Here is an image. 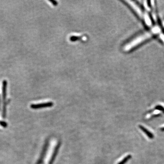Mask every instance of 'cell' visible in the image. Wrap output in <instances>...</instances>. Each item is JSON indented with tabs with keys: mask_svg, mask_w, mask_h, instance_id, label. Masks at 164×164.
Instances as JSON below:
<instances>
[{
	"mask_svg": "<svg viewBox=\"0 0 164 164\" xmlns=\"http://www.w3.org/2000/svg\"><path fill=\"white\" fill-rule=\"evenodd\" d=\"M161 29L158 26H155L150 30L140 34L128 41L123 47V50L126 52H129L140 45L142 43L145 42V41L151 38L152 36L159 33Z\"/></svg>",
	"mask_w": 164,
	"mask_h": 164,
	"instance_id": "6da1fadb",
	"label": "cell"
},
{
	"mask_svg": "<svg viewBox=\"0 0 164 164\" xmlns=\"http://www.w3.org/2000/svg\"><path fill=\"white\" fill-rule=\"evenodd\" d=\"M125 2L129 6L131 7V8L134 11L136 14H137V15L141 17L143 20H144V18H145V16H146V14H147V12H144L142 10L141 7L137 4L136 2H134L133 1H126Z\"/></svg>",
	"mask_w": 164,
	"mask_h": 164,
	"instance_id": "7a4b0ae2",
	"label": "cell"
},
{
	"mask_svg": "<svg viewBox=\"0 0 164 164\" xmlns=\"http://www.w3.org/2000/svg\"><path fill=\"white\" fill-rule=\"evenodd\" d=\"M7 81L6 80H3L2 82V99H3V109H2V117L5 118L6 116V112H7V105H8L7 101H6V97H7Z\"/></svg>",
	"mask_w": 164,
	"mask_h": 164,
	"instance_id": "3957f363",
	"label": "cell"
},
{
	"mask_svg": "<svg viewBox=\"0 0 164 164\" xmlns=\"http://www.w3.org/2000/svg\"><path fill=\"white\" fill-rule=\"evenodd\" d=\"M49 146V140L47 139L44 145L43 148V151H42L41 155L40 157L38 160V162L36 164H43L44 162V159L45 156L46 154L47 151V148Z\"/></svg>",
	"mask_w": 164,
	"mask_h": 164,
	"instance_id": "277c9868",
	"label": "cell"
},
{
	"mask_svg": "<svg viewBox=\"0 0 164 164\" xmlns=\"http://www.w3.org/2000/svg\"><path fill=\"white\" fill-rule=\"evenodd\" d=\"M53 103L52 102H47L41 104H32L30 107L32 109H37L39 108H44L51 107L53 106Z\"/></svg>",
	"mask_w": 164,
	"mask_h": 164,
	"instance_id": "5b68a950",
	"label": "cell"
},
{
	"mask_svg": "<svg viewBox=\"0 0 164 164\" xmlns=\"http://www.w3.org/2000/svg\"><path fill=\"white\" fill-rule=\"evenodd\" d=\"M61 144V142H59L58 144L56 145V147L55 148L53 153V155H52V158H51L48 164H53V163L55 159L56 158V156H57V154H58V152H59V149L60 147Z\"/></svg>",
	"mask_w": 164,
	"mask_h": 164,
	"instance_id": "8992f818",
	"label": "cell"
},
{
	"mask_svg": "<svg viewBox=\"0 0 164 164\" xmlns=\"http://www.w3.org/2000/svg\"><path fill=\"white\" fill-rule=\"evenodd\" d=\"M139 127H140V128L141 129L146 135H147V136H148L149 138H150V139H153V138H154V135H153L151 132H150L149 130H147V129H146V128H145L144 127L142 126H139Z\"/></svg>",
	"mask_w": 164,
	"mask_h": 164,
	"instance_id": "52a82bcc",
	"label": "cell"
},
{
	"mask_svg": "<svg viewBox=\"0 0 164 164\" xmlns=\"http://www.w3.org/2000/svg\"><path fill=\"white\" fill-rule=\"evenodd\" d=\"M131 158V156L130 155H128V156H126L124 159H123L121 161L119 162L118 164H125Z\"/></svg>",
	"mask_w": 164,
	"mask_h": 164,
	"instance_id": "ba28073f",
	"label": "cell"
},
{
	"mask_svg": "<svg viewBox=\"0 0 164 164\" xmlns=\"http://www.w3.org/2000/svg\"><path fill=\"white\" fill-rule=\"evenodd\" d=\"M144 8H145V9L147 11H150L151 10V7L150 6L149 3H148V1H144Z\"/></svg>",
	"mask_w": 164,
	"mask_h": 164,
	"instance_id": "9c48e42d",
	"label": "cell"
},
{
	"mask_svg": "<svg viewBox=\"0 0 164 164\" xmlns=\"http://www.w3.org/2000/svg\"><path fill=\"white\" fill-rule=\"evenodd\" d=\"M81 38V37L78 36H71L70 38V40L72 42H75L76 41L79 40Z\"/></svg>",
	"mask_w": 164,
	"mask_h": 164,
	"instance_id": "30bf717a",
	"label": "cell"
},
{
	"mask_svg": "<svg viewBox=\"0 0 164 164\" xmlns=\"http://www.w3.org/2000/svg\"><path fill=\"white\" fill-rule=\"evenodd\" d=\"M156 109L159 110V111H162L163 112H164V108H163L161 106H158L156 108Z\"/></svg>",
	"mask_w": 164,
	"mask_h": 164,
	"instance_id": "8fae6325",
	"label": "cell"
},
{
	"mask_svg": "<svg viewBox=\"0 0 164 164\" xmlns=\"http://www.w3.org/2000/svg\"><path fill=\"white\" fill-rule=\"evenodd\" d=\"M49 1L54 6H56L58 5V2H57L55 1H53V0H49Z\"/></svg>",
	"mask_w": 164,
	"mask_h": 164,
	"instance_id": "7c38bea8",
	"label": "cell"
},
{
	"mask_svg": "<svg viewBox=\"0 0 164 164\" xmlns=\"http://www.w3.org/2000/svg\"><path fill=\"white\" fill-rule=\"evenodd\" d=\"M160 38L163 41V42L164 43V34H161L160 35Z\"/></svg>",
	"mask_w": 164,
	"mask_h": 164,
	"instance_id": "4fadbf2b",
	"label": "cell"
},
{
	"mask_svg": "<svg viewBox=\"0 0 164 164\" xmlns=\"http://www.w3.org/2000/svg\"><path fill=\"white\" fill-rule=\"evenodd\" d=\"M161 130H162V131H164V127L162 128L161 129Z\"/></svg>",
	"mask_w": 164,
	"mask_h": 164,
	"instance_id": "5bb4252c",
	"label": "cell"
},
{
	"mask_svg": "<svg viewBox=\"0 0 164 164\" xmlns=\"http://www.w3.org/2000/svg\"><path fill=\"white\" fill-rule=\"evenodd\" d=\"M163 26H164V22H163Z\"/></svg>",
	"mask_w": 164,
	"mask_h": 164,
	"instance_id": "9a60e30c",
	"label": "cell"
}]
</instances>
